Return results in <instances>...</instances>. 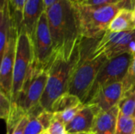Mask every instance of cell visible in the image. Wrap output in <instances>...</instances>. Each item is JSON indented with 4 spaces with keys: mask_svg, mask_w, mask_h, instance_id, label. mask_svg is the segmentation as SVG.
I'll return each mask as SVG.
<instances>
[{
    "mask_svg": "<svg viewBox=\"0 0 135 134\" xmlns=\"http://www.w3.org/2000/svg\"><path fill=\"white\" fill-rule=\"evenodd\" d=\"M46 13L55 54L69 59L82 39L76 6L70 0H61Z\"/></svg>",
    "mask_w": 135,
    "mask_h": 134,
    "instance_id": "1",
    "label": "cell"
},
{
    "mask_svg": "<svg viewBox=\"0 0 135 134\" xmlns=\"http://www.w3.org/2000/svg\"><path fill=\"white\" fill-rule=\"evenodd\" d=\"M47 78L48 69L41 67L34 62L17 100L12 105H17L27 115L36 117L44 110L40 106V101Z\"/></svg>",
    "mask_w": 135,
    "mask_h": 134,
    "instance_id": "5",
    "label": "cell"
},
{
    "mask_svg": "<svg viewBox=\"0 0 135 134\" xmlns=\"http://www.w3.org/2000/svg\"><path fill=\"white\" fill-rule=\"evenodd\" d=\"M44 12L45 10L43 0H27L23 10L21 27L25 30L31 39L34 34L38 21Z\"/></svg>",
    "mask_w": 135,
    "mask_h": 134,
    "instance_id": "13",
    "label": "cell"
},
{
    "mask_svg": "<svg viewBox=\"0 0 135 134\" xmlns=\"http://www.w3.org/2000/svg\"><path fill=\"white\" fill-rule=\"evenodd\" d=\"M28 119H29V116H28V115H27L26 116H25L21 120V122L18 123V125L16 126V128L13 131L12 134H24L25 129V127H26V126L28 124Z\"/></svg>",
    "mask_w": 135,
    "mask_h": 134,
    "instance_id": "28",
    "label": "cell"
},
{
    "mask_svg": "<svg viewBox=\"0 0 135 134\" xmlns=\"http://www.w3.org/2000/svg\"><path fill=\"white\" fill-rule=\"evenodd\" d=\"M115 134H135V118L119 114Z\"/></svg>",
    "mask_w": 135,
    "mask_h": 134,
    "instance_id": "19",
    "label": "cell"
},
{
    "mask_svg": "<svg viewBox=\"0 0 135 134\" xmlns=\"http://www.w3.org/2000/svg\"><path fill=\"white\" fill-rule=\"evenodd\" d=\"M123 95L135 91V51L133 54V59L127 71V73L123 81Z\"/></svg>",
    "mask_w": 135,
    "mask_h": 134,
    "instance_id": "21",
    "label": "cell"
},
{
    "mask_svg": "<svg viewBox=\"0 0 135 134\" xmlns=\"http://www.w3.org/2000/svg\"><path fill=\"white\" fill-rule=\"evenodd\" d=\"M84 105H85L84 103H81V105H79L74 108L67 110L66 111H63L61 113H55V118L66 126L68 123H70L74 118V117L77 115V114L83 108Z\"/></svg>",
    "mask_w": 135,
    "mask_h": 134,
    "instance_id": "22",
    "label": "cell"
},
{
    "mask_svg": "<svg viewBox=\"0 0 135 134\" xmlns=\"http://www.w3.org/2000/svg\"><path fill=\"white\" fill-rule=\"evenodd\" d=\"M17 31L14 32L6 47L3 55L1 58L0 66V92L3 93L10 100H12V90L13 81V68L16 54V44Z\"/></svg>",
    "mask_w": 135,
    "mask_h": 134,
    "instance_id": "10",
    "label": "cell"
},
{
    "mask_svg": "<svg viewBox=\"0 0 135 134\" xmlns=\"http://www.w3.org/2000/svg\"><path fill=\"white\" fill-rule=\"evenodd\" d=\"M74 5H75V6H78V5H81L82 2H83V1L84 0H70Z\"/></svg>",
    "mask_w": 135,
    "mask_h": 134,
    "instance_id": "30",
    "label": "cell"
},
{
    "mask_svg": "<svg viewBox=\"0 0 135 134\" xmlns=\"http://www.w3.org/2000/svg\"><path fill=\"white\" fill-rule=\"evenodd\" d=\"M114 5H123L132 9L135 5V0H84L81 5L86 6H106Z\"/></svg>",
    "mask_w": 135,
    "mask_h": 134,
    "instance_id": "20",
    "label": "cell"
},
{
    "mask_svg": "<svg viewBox=\"0 0 135 134\" xmlns=\"http://www.w3.org/2000/svg\"><path fill=\"white\" fill-rule=\"evenodd\" d=\"M36 118L40 122V123L42 125L44 129L45 130H47L52 121L55 118V113L50 111L43 110L41 112L38 114V115L36 116Z\"/></svg>",
    "mask_w": 135,
    "mask_h": 134,
    "instance_id": "26",
    "label": "cell"
},
{
    "mask_svg": "<svg viewBox=\"0 0 135 134\" xmlns=\"http://www.w3.org/2000/svg\"><path fill=\"white\" fill-rule=\"evenodd\" d=\"M68 134H88V133H68Z\"/></svg>",
    "mask_w": 135,
    "mask_h": 134,
    "instance_id": "33",
    "label": "cell"
},
{
    "mask_svg": "<svg viewBox=\"0 0 135 134\" xmlns=\"http://www.w3.org/2000/svg\"><path fill=\"white\" fill-rule=\"evenodd\" d=\"M11 100L3 93L0 92V118L5 120V122H6L9 118L11 112Z\"/></svg>",
    "mask_w": 135,
    "mask_h": 134,
    "instance_id": "25",
    "label": "cell"
},
{
    "mask_svg": "<svg viewBox=\"0 0 135 134\" xmlns=\"http://www.w3.org/2000/svg\"><path fill=\"white\" fill-rule=\"evenodd\" d=\"M96 118V115L93 109L87 104L77 114L74 118L66 126L68 133H89L93 132V128Z\"/></svg>",
    "mask_w": 135,
    "mask_h": 134,
    "instance_id": "14",
    "label": "cell"
},
{
    "mask_svg": "<svg viewBox=\"0 0 135 134\" xmlns=\"http://www.w3.org/2000/svg\"><path fill=\"white\" fill-rule=\"evenodd\" d=\"M135 51V29L128 32H112L107 31L98 39L93 51L94 56L104 55L108 59L125 53Z\"/></svg>",
    "mask_w": 135,
    "mask_h": 134,
    "instance_id": "8",
    "label": "cell"
},
{
    "mask_svg": "<svg viewBox=\"0 0 135 134\" xmlns=\"http://www.w3.org/2000/svg\"><path fill=\"white\" fill-rule=\"evenodd\" d=\"M32 41L34 51V62L41 67L49 69L55 58V53L46 12L42 13L38 21L32 37Z\"/></svg>",
    "mask_w": 135,
    "mask_h": 134,
    "instance_id": "9",
    "label": "cell"
},
{
    "mask_svg": "<svg viewBox=\"0 0 135 134\" xmlns=\"http://www.w3.org/2000/svg\"><path fill=\"white\" fill-rule=\"evenodd\" d=\"M60 1H61V0H43L45 12H46L49 8H51V6H53L55 5L56 3L59 2Z\"/></svg>",
    "mask_w": 135,
    "mask_h": 134,
    "instance_id": "29",
    "label": "cell"
},
{
    "mask_svg": "<svg viewBox=\"0 0 135 134\" xmlns=\"http://www.w3.org/2000/svg\"><path fill=\"white\" fill-rule=\"evenodd\" d=\"M9 2L10 4L11 9L13 10V15L19 29L21 24L23 10L27 0H9Z\"/></svg>",
    "mask_w": 135,
    "mask_h": 134,
    "instance_id": "23",
    "label": "cell"
},
{
    "mask_svg": "<svg viewBox=\"0 0 135 134\" xmlns=\"http://www.w3.org/2000/svg\"><path fill=\"white\" fill-rule=\"evenodd\" d=\"M0 4V58H2L9 37L18 30V26L9 0H4Z\"/></svg>",
    "mask_w": 135,
    "mask_h": 134,
    "instance_id": "12",
    "label": "cell"
},
{
    "mask_svg": "<svg viewBox=\"0 0 135 134\" xmlns=\"http://www.w3.org/2000/svg\"><path fill=\"white\" fill-rule=\"evenodd\" d=\"M134 118H135V112H134Z\"/></svg>",
    "mask_w": 135,
    "mask_h": 134,
    "instance_id": "35",
    "label": "cell"
},
{
    "mask_svg": "<svg viewBox=\"0 0 135 134\" xmlns=\"http://www.w3.org/2000/svg\"><path fill=\"white\" fill-rule=\"evenodd\" d=\"M132 59L133 54L131 53H125L115 58L108 59L100 68L84 104L104 87L123 81Z\"/></svg>",
    "mask_w": 135,
    "mask_h": 134,
    "instance_id": "7",
    "label": "cell"
},
{
    "mask_svg": "<svg viewBox=\"0 0 135 134\" xmlns=\"http://www.w3.org/2000/svg\"><path fill=\"white\" fill-rule=\"evenodd\" d=\"M123 96V81L114 83L99 90L85 104L89 105L96 116L108 111L119 104Z\"/></svg>",
    "mask_w": 135,
    "mask_h": 134,
    "instance_id": "11",
    "label": "cell"
},
{
    "mask_svg": "<svg viewBox=\"0 0 135 134\" xmlns=\"http://www.w3.org/2000/svg\"><path fill=\"white\" fill-rule=\"evenodd\" d=\"M118 106L121 115L126 117H134L135 112V91L124 94Z\"/></svg>",
    "mask_w": 135,
    "mask_h": 134,
    "instance_id": "18",
    "label": "cell"
},
{
    "mask_svg": "<svg viewBox=\"0 0 135 134\" xmlns=\"http://www.w3.org/2000/svg\"><path fill=\"white\" fill-rule=\"evenodd\" d=\"M81 103H83L77 96L70 92H66L55 100L51 106V111L53 113H61L74 108Z\"/></svg>",
    "mask_w": 135,
    "mask_h": 134,
    "instance_id": "17",
    "label": "cell"
},
{
    "mask_svg": "<svg viewBox=\"0 0 135 134\" xmlns=\"http://www.w3.org/2000/svg\"><path fill=\"white\" fill-rule=\"evenodd\" d=\"M98 39L82 38L80 58L71 74L67 92L77 96L85 103L94 81L108 58L104 55L94 56L93 51Z\"/></svg>",
    "mask_w": 135,
    "mask_h": 134,
    "instance_id": "2",
    "label": "cell"
},
{
    "mask_svg": "<svg viewBox=\"0 0 135 134\" xmlns=\"http://www.w3.org/2000/svg\"><path fill=\"white\" fill-rule=\"evenodd\" d=\"M119 114V106L116 105L108 111L97 115L92 133L94 134H115Z\"/></svg>",
    "mask_w": 135,
    "mask_h": 134,
    "instance_id": "15",
    "label": "cell"
},
{
    "mask_svg": "<svg viewBox=\"0 0 135 134\" xmlns=\"http://www.w3.org/2000/svg\"><path fill=\"white\" fill-rule=\"evenodd\" d=\"M40 134H49L48 133V132H47V130H45V131H44L43 133H41Z\"/></svg>",
    "mask_w": 135,
    "mask_h": 134,
    "instance_id": "32",
    "label": "cell"
},
{
    "mask_svg": "<svg viewBox=\"0 0 135 134\" xmlns=\"http://www.w3.org/2000/svg\"><path fill=\"white\" fill-rule=\"evenodd\" d=\"M33 62L34 51L32 39L25 30L21 27L18 29L17 37L11 100L12 103L17 100Z\"/></svg>",
    "mask_w": 135,
    "mask_h": 134,
    "instance_id": "6",
    "label": "cell"
},
{
    "mask_svg": "<svg viewBox=\"0 0 135 134\" xmlns=\"http://www.w3.org/2000/svg\"><path fill=\"white\" fill-rule=\"evenodd\" d=\"M80 54L81 43L69 59H66L60 54H55L48 69L47 86L40 101V106L44 110L51 111L55 100L67 92L70 77L80 58Z\"/></svg>",
    "mask_w": 135,
    "mask_h": 134,
    "instance_id": "3",
    "label": "cell"
},
{
    "mask_svg": "<svg viewBox=\"0 0 135 134\" xmlns=\"http://www.w3.org/2000/svg\"><path fill=\"white\" fill-rule=\"evenodd\" d=\"M47 132L49 134H68L66 125L55 118L47 129Z\"/></svg>",
    "mask_w": 135,
    "mask_h": 134,
    "instance_id": "27",
    "label": "cell"
},
{
    "mask_svg": "<svg viewBox=\"0 0 135 134\" xmlns=\"http://www.w3.org/2000/svg\"><path fill=\"white\" fill-rule=\"evenodd\" d=\"M75 6V5H74ZM82 38L99 39L108 30L109 25L123 5L106 6H75Z\"/></svg>",
    "mask_w": 135,
    "mask_h": 134,
    "instance_id": "4",
    "label": "cell"
},
{
    "mask_svg": "<svg viewBox=\"0 0 135 134\" xmlns=\"http://www.w3.org/2000/svg\"><path fill=\"white\" fill-rule=\"evenodd\" d=\"M28 116H29V119L25 129L24 134H40L44 131H45V130L40 123V122L37 120L36 116L33 115H28Z\"/></svg>",
    "mask_w": 135,
    "mask_h": 134,
    "instance_id": "24",
    "label": "cell"
},
{
    "mask_svg": "<svg viewBox=\"0 0 135 134\" xmlns=\"http://www.w3.org/2000/svg\"><path fill=\"white\" fill-rule=\"evenodd\" d=\"M88 134H94L93 133H88Z\"/></svg>",
    "mask_w": 135,
    "mask_h": 134,
    "instance_id": "34",
    "label": "cell"
},
{
    "mask_svg": "<svg viewBox=\"0 0 135 134\" xmlns=\"http://www.w3.org/2000/svg\"><path fill=\"white\" fill-rule=\"evenodd\" d=\"M135 29L132 9L122 8L112 21L108 30L112 32H128Z\"/></svg>",
    "mask_w": 135,
    "mask_h": 134,
    "instance_id": "16",
    "label": "cell"
},
{
    "mask_svg": "<svg viewBox=\"0 0 135 134\" xmlns=\"http://www.w3.org/2000/svg\"><path fill=\"white\" fill-rule=\"evenodd\" d=\"M132 12H133V18H134V24H135V5L132 9Z\"/></svg>",
    "mask_w": 135,
    "mask_h": 134,
    "instance_id": "31",
    "label": "cell"
}]
</instances>
